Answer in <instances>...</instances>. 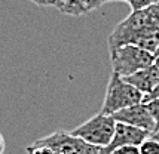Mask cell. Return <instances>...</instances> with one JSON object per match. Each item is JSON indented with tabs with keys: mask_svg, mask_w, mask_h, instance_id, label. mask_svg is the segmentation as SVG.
Listing matches in <instances>:
<instances>
[{
	"mask_svg": "<svg viewBox=\"0 0 159 154\" xmlns=\"http://www.w3.org/2000/svg\"><path fill=\"white\" fill-rule=\"evenodd\" d=\"M156 34H159V22L153 14L152 6L141 11H132L109 36V49H116L124 45L139 46L146 37Z\"/></svg>",
	"mask_w": 159,
	"mask_h": 154,
	"instance_id": "1",
	"label": "cell"
},
{
	"mask_svg": "<svg viewBox=\"0 0 159 154\" xmlns=\"http://www.w3.org/2000/svg\"><path fill=\"white\" fill-rule=\"evenodd\" d=\"M143 98H144V95L139 89H135L128 82H125L124 77H120L119 74L111 71L110 80H109L107 89H106L104 102L100 113L111 116L126 107L141 104Z\"/></svg>",
	"mask_w": 159,
	"mask_h": 154,
	"instance_id": "2",
	"label": "cell"
},
{
	"mask_svg": "<svg viewBox=\"0 0 159 154\" xmlns=\"http://www.w3.org/2000/svg\"><path fill=\"white\" fill-rule=\"evenodd\" d=\"M110 59L113 73L120 77L131 76L155 64V55L137 45H124L116 49H110Z\"/></svg>",
	"mask_w": 159,
	"mask_h": 154,
	"instance_id": "3",
	"label": "cell"
},
{
	"mask_svg": "<svg viewBox=\"0 0 159 154\" xmlns=\"http://www.w3.org/2000/svg\"><path fill=\"white\" fill-rule=\"evenodd\" d=\"M115 127H116V122L111 116L98 113L88 119L85 123H82L80 126L73 129L71 133L100 150L110 144L115 133Z\"/></svg>",
	"mask_w": 159,
	"mask_h": 154,
	"instance_id": "4",
	"label": "cell"
},
{
	"mask_svg": "<svg viewBox=\"0 0 159 154\" xmlns=\"http://www.w3.org/2000/svg\"><path fill=\"white\" fill-rule=\"evenodd\" d=\"M34 142L51 147L58 154H95L98 153V148L91 145L83 139L75 136L71 132L66 130H55L43 136L40 139H36Z\"/></svg>",
	"mask_w": 159,
	"mask_h": 154,
	"instance_id": "5",
	"label": "cell"
},
{
	"mask_svg": "<svg viewBox=\"0 0 159 154\" xmlns=\"http://www.w3.org/2000/svg\"><path fill=\"white\" fill-rule=\"evenodd\" d=\"M150 135L139 127L129 126L125 123H119L116 122V127H115V133L111 138L110 144L107 147L100 148L98 153L100 154H111L116 148L124 147V145H140L143 141H146Z\"/></svg>",
	"mask_w": 159,
	"mask_h": 154,
	"instance_id": "6",
	"label": "cell"
},
{
	"mask_svg": "<svg viewBox=\"0 0 159 154\" xmlns=\"http://www.w3.org/2000/svg\"><path fill=\"white\" fill-rule=\"evenodd\" d=\"M111 117L115 119V122L143 129L149 135H152L155 132V122L150 117V114H149V111H147V108H146V105L143 102L126 107L124 110L111 114Z\"/></svg>",
	"mask_w": 159,
	"mask_h": 154,
	"instance_id": "7",
	"label": "cell"
},
{
	"mask_svg": "<svg viewBox=\"0 0 159 154\" xmlns=\"http://www.w3.org/2000/svg\"><path fill=\"white\" fill-rule=\"evenodd\" d=\"M125 82H128L129 84H132L135 89H139L143 95H147L158 86L159 83V67H156L155 64L143 68V70L134 73L131 76L124 77Z\"/></svg>",
	"mask_w": 159,
	"mask_h": 154,
	"instance_id": "8",
	"label": "cell"
},
{
	"mask_svg": "<svg viewBox=\"0 0 159 154\" xmlns=\"http://www.w3.org/2000/svg\"><path fill=\"white\" fill-rule=\"evenodd\" d=\"M55 7L66 15L80 16L92 11V0H60Z\"/></svg>",
	"mask_w": 159,
	"mask_h": 154,
	"instance_id": "9",
	"label": "cell"
},
{
	"mask_svg": "<svg viewBox=\"0 0 159 154\" xmlns=\"http://www.w3.org/2000/svg\"><path fill=\"white\" fill-rule=\"evenodd\" d=\"M143 104L146 105V108H147V111L150 114V117H152L153 122H155V132L153 133H156L159 130V98L147 101V102H143Z\"/></svg>",
	"mask_w": 159,
	"mask_h": 154,
	"instance_id": "10",
	"label": "cell"
},
{
	"mask_svg": "<svg viewBox=\"0 0 159 154\" xmlns=\"http://www.w3.org/2000/svg\"><path fill=\"white\" fill-rule=\"evenodd\" d=\"M140 154H159V141L149 136L140 144Z\"/></svg>",
	"mask_w": 159,
	"mask_h": 154,
	"instance_id": "11",
	"label": "cell"
},
{
	"mask_svg": "<svg viewBox=\"0 0 159 154\" xmlns=\"http://www.w3.org/2000/svg\"><path fill=\"white\" fill-rule=\"evenodd\" d=\"M25 151H27V154H58L51 147L42 145V144H37V142H33L31 145H28L25 148Z\"/></svg>",
	"mask_w": 159,
	"mask_h": 154,
	"instance_id": "12",
	"label": "cell"
},
{
	"mask_svg": "<svg viewBox=\"0 0 159 154\" xmlns=\"http://www.w3.org/2000/svg\"><path fill=\"white\" fill-rule=\"evenodd\" d=\"M159 0H128L129 6H131L132 11H141V9H146V7L155 5Z\"/></svg>",
	"mask_w": 159,
	"mask_h": 154,
	"instance_id": "13",
	"label": "cell"
},
{
	"mask_svg": "<svg viewBox=\"0 0 159 154\" xmlns=\"http://www.w3.org/2000/svg\"><path fill=\"white\" fill-rule=\"evenodd\" d=\"M111 154H140V145H124L116 148Z\"/></svg>",
	"mask_w": 159,
	"mask_h": 154,
	"instance_id": "14",
	"label": "cell"
},
{
	"mask_svg": "<svg viewBox=\"0 0 159 154\" xmlns=\"http://www.w3.org/2000/svg\"><path fill=\"white\" fill-rule=\"evenodd\" d=\"M159 98V83L158 86L153 89L150 93H147V95H144V98H143V102H147V101H152V99H156Z\"/></svg>",
	"mask_w": 159,
	"mask_h": 154,
	"instance_id": "15",
	"label": "cell"
},
{
	"mask_svg": "<svg viewBox=\"0 0 159 154\" xmlns=\"http://www.w3.org/2000/svg\"><path fill=\"white\" fill-rule=\"evenodd\" d=\"M37 6H57V0H30Z\"/></svg>",
	"mask_w": 159,
	"mask_h": 154,
	"instance_id": "16",
	"label": "cell"
},
{
	"mask_svg": "<svg viewBox=\"0 0 159 154\" xmlns=\"http://www.w3.org/2000/svg\"><path fill=\"white\" fill-rule=\"evenodd\" d=\"M5 147H6V142H5V138H3V135L0 133V154L5 153Z\"/></svg>",
	"mask_w": 159,
	"mask_h": 154,
	"instance_id": "17",
	"label": "cell"
},
{
	"mask_svg": "<svg viewBox=\"0 0 159 154\" xmlns=\"http://www.w3.org/2000/svg\"><path fill=\"white\" fill-rule=\"evenodd\" d=\"M104 3V0H92V11L94 9H98Z\"/></svg>",
	"mask_w": 159,
	"mask_h": 154,
	"instance_id": "18",
	"label": "cell"
},
{
	"mask_svg": "<svg viewBox=\"0 0 159 154\" xmlns=\"http://www.w3.org/2000/svg\"><path fill=\"white\" fill-rule=\"evenodd\" d=\"M150 136H152L153 139H156V141H159V130L156 133H153V135H150Z\"/></svg>",
	"mask_w": 159,
	"mask_h": 154,
	"instance_id": "19",
	"label": "cell"
},
{
	"mask_svg": "<svg viewBox=\"0 0 159 154\" xmlns=\"http://www.w3.org/2000/svg\"><path fill=\"white\" fill-rule=\"evenodd\" d=\"M155 65H156V67H159V53L155 56Z\"/></svg>",
	"mask_w": 159,
	"mask_h": 154,
	"instance_id": "20",
	"label": "cell"
},
{
	"mask_svg": "<svg viewBox=\"0 0 159 154\" xmlns=\"http://www.w3.org/2000/svg\"><path fill=\"white\" fill-rule=\"evenodd\" d=\"M106 2H115V0H104V3ZM119 2H128V0H119Z\"/></svg>",
	"mask_w": 159,
	"mask_h": 154,
	"instance_id": "21",
	"label": "cell"
},
{
	"mask_svg": "<svg viewBox=\"0 0 159 154\" xmlns=\"http://www.w3.org/2000/svg\"><path fill=\"white\" fill-rule=\"evenodd\" d=\"M158 53H159V49H158ZM158 53H156V55H158ZM156 55H155V56H156Z\"/></svg>",
	"mask_w": 159,
	"mask_h": 154,
	"instance_id": "22",
	"label": "cell"
},
{
	"mask_svg": "<svg viewBox=\"0 0 159 154\" xmlns=\"http://www.w3.org/2000/svg\"><path fill=\"white\" fill-rule=\"evenodd\" d=\"M58 2H60V0H57V3H58Z\"/></svg>",
	"mask_w": 159,
	"mask_h": 154,
	"instance_id": "23",
	"label": "cell"
},
{
	"mask_svg": "<svg viewBox=\"0 0 159 154\" xmlns=\"http://www.w3.org/2000/svg\"><path fill=\"white\" fill-rule=\"evenodd\" d=\"M95 154H100V153H95Z\"/></svg>",
	"mask_w": 159,
	"mask_h": 154,
	"instance_id": "24",
	"label": "cell"
}]
</instances>
